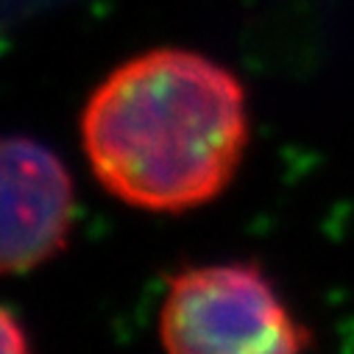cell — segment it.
I'll return each instance as SVG.
<instances>
[{
  "mask_svg": "<svg viewBox=\"0 0 354 354\" xmlns=\"http://www.w3.org/2000/svg\"><path fill=\"white\" fill-rule=\"evenodd\" d=\"M245 145L248 104L240 78L185 48L126 59L81 112V148L95 179L142 212L209 204L232 185Z\"/></svg>",
  "mask_w": 354,
  "mask_h": 354,
  "instance_id": "obj_1",
  "label": "cell"
},
{
  "mask_svg": "<svg viewBox=\"0 0 354 354\" xmlns=\"http://www.w3.org/2000/svg\"><path fill=\"white\" fill-rule=\"evenodd\" d=\"M165 354H304L310 335L254 262L173 274L159 307Z\"/></svg>",
  "mask_w": 354,
  "mask_h": 354,
  "instance_id": "obj_2",
  "label": "cell"
},
{
  "mask_svg": "<svg viewBox=\"0 0 354 354\" xmlns=\"http://www.w3.org/2000/svg\"><path fill=\"white\" fill-rule=\"evenodd\" d=\"M73 226V179L62 159L31 137L3 142V259L6 274H28L53 259Z\"/></svg>",
  "mask_w": 354,
  "mask_h": 354,
  "instance_id": "obj_3",
  "label": "cell"
},
{
  "mask_svg": "<svg viewBox=\"0 0 354 354\" xmlns=\"http://www.w3.org/2000/svg\"><path fill=\"white\" fill-rule=\"evenodd\" d=\"M3 354H31L28 335L12 310L3 313Z\"/></svg>",
  "mask_w": 354,
  "mask_h": 354,
  "instance_id": "obj_4",
  "label": "cell"
}]
</instances>
